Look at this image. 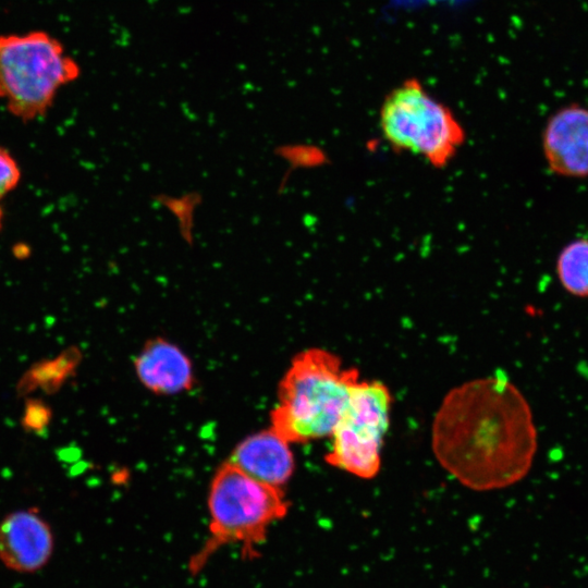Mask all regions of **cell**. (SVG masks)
<instances>
[{"label": "cell", "mask_w": 588, "mask_h": 588, "mask_svg": "<svg viewBox=\"0 0 588 588\" xmlns=\"http://www.w3.org/2000/svg\"><path fill=\"white\" fill-rule=\"evenodd\" d=\"M207 505L208 537L188 559L191 576L201 573L224 547L236 546L243 561L259 559L270 527L290 509L282 488L257 481L228 461L212 477Z\"/></svg>", "instance_id": "2"}, {"label": "cell", "mask_w": 588, "mask_h": 588, "mask_svg": "<svg viewBox=\"0 0 588 588\" xmlns=\"http://www.w3.org/2000/svg\"><path fill=\"white\" fill-rule=\"evenodd\" d=\"M140 383L157 394H176L194 383L189 358L175 344L162 338L146 342L134 362Z\"/></svg>", "instance_id": "10"}, {"label": "cell", "mask_w": 588, "mask_h": 588, "mask_svg": "<svg viewBox=\"0 0 588 588\" xmlns=\"http://www.w3.org/2000/svg\"><path fill=\"white\" fill-rule=\"evenodd\" d=\"M358 379L328 350L298 353L280 380L270 427L291 444L330 437Z\"/></svg>", "instance_id": "3"}, {"label": "cell", "mask_w": 588, "mask_h": 588, "mask_svg": "<svg viewBox=\"0 0 588 588\" xmlns=\"http://www.w3.org/2000/svg\"><path fill=\"white\" fill-rule=\"evenodd\" d=\"M391 407L392 396L384 383L358 379L330 436L332 444L326 462L358 478L376 477L381 468Z\"/></svg>", "instance_id": "6"}, {"label": "cell", "mask_w": 588, "mask_h": 588, "mask_svg": "<svg viewBox=\"0 0 588 588\" xmlns=\"http://www.w3.org/2000/svg\"><path fill=\"white\" fill-rule=\"evenodd\" d=\"M379 123L392 149L443 168L465 142V131L452 111L417 79H407L384 98Z\"/></svg>", "instance_id": "5"}, {"label": "cell", "mask_w": 588, "mask_h": 588, "mask_svg": "<svg viewBox=\"0 0 588 588\" xmlns=\"http://www.w3.org/2000/svg\"><path fill=\"white\" fill-rule=\"evenodd\" d=\"M541 149L548 169L566 179L588 177V109L571 105L546 123Z\"/></svg>", "instance_id": "8"}, {"label": "cell", "mask_w": 588, "mask_h": 588, "mask_svg": "<svg viewBox=\"0 0 588 588\" xmlns=\"http://www.w3.org/2000/svg\"><path fill=\"white\" fill-rule=\"evenodd\" d=\"M81 356L77 348H68L52 359L34 365L21 379L17 391L28 395L35 390L53 393L72 376Z\"/></svg>", "instance_id": "11"}, {"label": "cell", "mask_w": 588, "mask_h": 588, "mask_svg": "<svg viewBox=\"0 0 588 588\" xmlns=\"http://www.w3.org/2000/svg\"><path fill=\"white\" fill-rule=\"evenodd\" d=\"M431 445L440 465L463 486L489 491L529 473L538 448L531 408L505 375L464 382L443 399Z\"/></svg>", "instance_id": "1"}, {"label": "cell", "mask_w": 588, "mask_h": 588, "mask_svg": "<svg viewBox=\"0 0 588 588\" xmlns=\"http://www.w3.org/2000/svg\"><path fill=\"white\" fill-rule=\"evenodd\" d=\"M54 551L50 524L37 509L17 510L0 522V562L10 571L33 574L42 569Z\"/></svg>", "instance_id": "7"}, {"label": "cell", "mask_w": 588, "mask_h": 588, "mask_svg": "<svg viewBox=\"0 0 588 588\" xmlns=\"http://www.w3.org/2000/svg\"><path fill=\"white\" fill-rule=\"evenodd\" d=\"M52 411L46 402L38 397L25 401L22 414V426L26 431L40 433L49 426Z\"/></svg>", "instance_id": "13"}, {"label": "cell", "mask_w": 588, "mask_h": 588, "mask_svg": "<svg viewBox=\"0 0 588 588\" xmlns=\"http://www.w3.org/2000/svg\"><path fill=\"white\" fill-rule=\"evenodd\" d=\"M228 462L253 479L278 488L287 482L295 468L291 443L271 427L245 438Z\"/></svg>", "instance_id": "9"}, {"label": "cell", "mask_w": 588, "mask_h": 588, "mask_svg": "<svg viewBox=\"0 0 588 588\" xmlns=\"http://www.w3.org/2000/svg\"><path fill=\"white\" fill-rule=\"evenodd\" d=\"M555 273L567 294L588 298V238H575L561 248L555 260Z\"/></svg>", "instance_id": "12"}, {"label": "cell", "mask_w": 588, "mask_h": 588, "mask_svg": "<svg viewBox=\"0 0 588 588\" xmlns=\"http://www.w3.org/2000/svg\"><path fill=\"white\" fill-rule=\"evenodd\" d=\"M20 180L21 170L17 161L8 149L0 147V226L3 219L1 201L17 186Z\"/></svg>", "instance_id": "14"}, {"label": "cell", "mask_w": 588, "mask_h": 588, "mask_svg": "<svg viewBox=\"0 0 588 588\" xmlns=\"http://www.w3.org/2000/svg\"><path fill=\"white\" fill-rule=\"evenodd\" d=\"M78 75L76 61L49 34L0 36V99L16 118L44 115L58 90Z\"/></svg>", "instance_id": "4"}]
</instances>
